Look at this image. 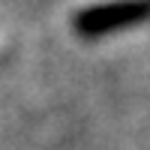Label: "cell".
Instances as JSON below:
<instances>
[{"label":"cell","mask_w":150,"mask_h":150,"mask_svg":"<svg viewBox=\"0 0 150 150\" xmlns=\"http://www.w3.org/2000/svg\"><path fill=\"white\" fill-rule=\"evenodd\" d=\"M147 18H150V0H105V3L81 9L72 18V27L84 39H99V36L135 27Z\"/></svg>","instance_id":"1"}]
</instances>
